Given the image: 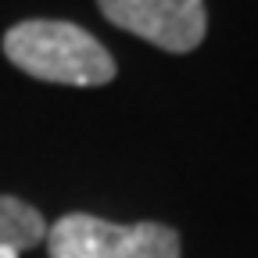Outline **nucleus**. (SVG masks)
Instances as JSON below:
<instances>
[{
	"label": "nucleus",
	"mask_w": 258,
	"mask_h": 258,
	"mask_svg": "<svg viewBox=\"0 0 258 258\" xmlns=\"http://www.w3.org/2000/svg\"><path fill=\"white\" fill-rule=\"evenodd\" d=\"M4 54L32 79L61 86H104L115 79V57L86 29L54 18H29L4 32Z\"/></svg>",
	"instance_id": "obj_1"
},
{
	"label": "nucleus",
	"mask_w": 258,
	"mask_h": 258,
	"mask_svg": "<svg viewBox=\"0 0 258 258\" xmlns=\"http://www.w3.org/2000/svg\"><path fill=\"white\" fill-rule=\"evenodd\" d=\"M47 251L50 258H179V233L165 222L118 226L72 212L50 226Z\"/></svg>",
	"instance_id": "obj_2"
},
{
	"label": "nucleus",
	"mask_w": 258,
	"mask_h": 258,
	"mask_svg": "<svg viewBox=\"0 0 258 258\" xmlns=\"http://www.w3.org/2000/svg\"><path fill=\"white\" fill-rule=\"evenodd\" d=\"M97 4L111 25L169 54H190L208 29L205 0H97Z\"/></svg>",
	"instance_id": "obj_3"
},
{
	"label": "nucleus",
	"mask_w": 258,
	"mask_h": 258,
	"mask_svg": "<svg viewBox=\"0 0 258 258\" xmlns=\"http://www.w3.org/2000/svg\"><path fill=\"white\" fill-rule=\"evenodd\" d=\"M47 219L32 205L11 198V194H0V258H18L22 251L47 244Z\"/></svg>",
	"instance_id": "obj_4"
}]
</instances>
